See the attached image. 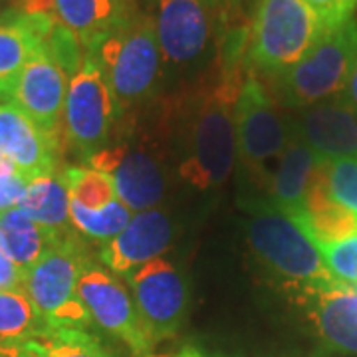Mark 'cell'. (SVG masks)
Wrapping results in <instances>:
<instances>
[{
	"instance_id": "cell-28",
	"label": "cell",
	"mask_w": 357,
	"mask_h": 357,
	"mask_svg": "<svg viewBox=\"0 0 357 357\" xmlns=\"http://www.w3.org/2000/svg\"><path fill=\"white\" fill-rule=\"evenodd\" d=\"M321 175L326 189L333 201L357 217V159H333L321 161Z\"/></svg>"
},
{
	"instance_id": "cell-32",
	"label": "cell",
	"mask_w": 357,
	"mask_h": 357,
	"mask_svg": "<svg viewBox=\"0 0 357 357\" xmlns=\"http://www.w3.org/2000/svg\"><path fill=\"white\" fill-rule=\"evenodd\" d=\"M22 282H24V272L8 256L0 234V290H22Z\"/></svg>"
},
{
	"instance_id": "cell-26",
	"label": "cell",
	"mask_w": 357,
	"mask_h": 357,
	"mask_svg": "<svg viewBox=\"0 0 357 357\" xmlns=\"http://www.w3.org/2000/svg\"><path fill=\"white\" fill-rule=\"evenodd\" d=\"M70 218L72 227L84 238L105 244L128 227L129 220L133 218V211L119 199H115L114 203L107 204L102 211H89L70 199Z\"/></svg>"
},
{
	"instance_id": "cell-34",
	"label": "cell",
	"mask_w": 357,
	"mask_h": 357,
	"mask_svg": "<svg viewBox=\"0 0 357 357\" xmlns=\"http://www.w3.org/2000/svg\"><path fill=\"white\" fill-rule=\"evenodd\" d=\"M14 175H20L18 167L14 165L13 161H10L6 155L0 153V178H8V177H14Z\"/></svg>"
},
{
	"instance_id": "cell-15",
	"label": "cell",
	"mask_w": 357,
	"mask_h": 357,
	"mask_svg": "<svg viewBox=\"0 0 357 357\" xmlns=\"http://www.w3.org/2000/svg\"><path fill=\"white\" fill-rule=\"evenodd\" d=\"M70 76L58 64L46 48H40L14 86V103L24 109L40 128L62 139V114H64L66 93Z\"/></svg>"
},
{
	"instance_id": "cell-31",
	"label": "cell",
	"mask_w": 357,
	"mask_h": 357,
	"mask_svg": "<svg viewBox=\"0 0 357 357\" xmlns=\"http://www.w3.org/2000/svg\"><path fill=\"white\" fill-rule=\"evenodd\" d=\"M26 185H28V181L22 175L0 178V213H6L10 208L20 206V201L24 197Z\"/></svg>"
},
{
	"instance_id": "cell-22",
	"label": "cell",
	"mask_w": 357,
	"mask_h": 357,
	"mask_svg": "<svg viewBox=\"0 0 357 357\" xmlns=\"http://www.w3.org/2000/svg\"><path fill=\"white\" fill-rule=\"evenodd\" d=\"M18 208L34 222L58 234H68L76 230L70 218V189L64 171L60 169L30 178Z\"/></svg>"
},
{
	"instance_id": "cell-18",
	"label": "cell",
	"mask_w": 357,
	"mask_h": 357,
	"mask_svg": "<svg viewBox=\"0 0 357 357\" xmlns=\"http://www.w3.org/2000/svg\"><path fill=\"white\" fill-rule=\"evenodd\" d=\"M292 129L321 161L357 159V109L344 96L300 109Z\"/></svg>"
},
{
	"instance_id": "cell-7",
	"label": "cell",
	"mask_w": 357,
	"mask_h": 357,
	"mask_svg": "<svg viewBox=\"0 0 357 357\" xmlns=\"http://www.w3.org/2000/svg\"><path fill=\"white\" fill-rule=\"evenodd\" d=\"M234 126L236 157L255 183L268 187L272 171L290 139L292 121L282 115L280 103L255 72L244 77L234 107Z\"/></svg>"
},
{
	"instance_id": "cell-13",
	"label": "cell",
	"mask_w": 357,
	"mask_h": 357,
	"mask_svg": "<svg viewBox=\"0 0 357 357\" xmlns=\"http://www.w3.org/2000/svg\"><path fill=\"white\" fill-rule=\"evenodd\" d=\"M153 22L163 64L177 68L199 62L215 34L211 0H157Z\"/></svg>"
},
{
	"instance_id": "cell-29",
	"label": "cell",
	"mask_w": 357,
	"mask_h": 357,
	"mask_svg": "<svg viewBox=\"0 0 357 357\" xmlns=\"http://www.w3.org/2000/svg\"><path fill=\"white\" fill-rule=\"evenodd\" d=\"M333 278L357 288V232L333 244H316Z\"/></svg>"
},
{
	"instance_id": "cell-4",
	"label": "cell",
	"mask_w": 357,
	"mask_h": 357,
	"mask_svg": "<svg viewBox=\"0 0 357 357\" xmlns=\"http://www.w3.org/2000/svg\"><path fill=\"white\" fill-rule=\"evenodd\" d=\"M84 236L72 230L60 236L40 260L24 272L22 292L30 298L52 330H88L93 324L77 296V282L91 262Z\"/></svg>"
},
{
	"instance_id": "cell-25",
	"label": "cell",
	"mask_w": 357,
	"mask_h": 357,
	"mask_svg": "<svg viewBox=\"0 0 357 357\" xmlns=\"http://www.w3.org/2000/svg\"><path fill=\"white\" fill-rule=\"evenodd\" d=\"M18 357H114L84 330H50L46 335L20 344Z\"/></svg>"
},
{
	"instance_id": "cell-21",
	"label": "cell",
	"mask_w": 357,
	"mask_h": 357,
	"mask_svg": "<svg viewBox=\"0 0 357 357\" xmlns=\"http://www.w3.org/2000/svg\"><path fill=\"white\" fill-rule=\"evenodd\" d=\"M316 244H333L354 236L357 232V217L337 204L326 189L321 163L314 173L306 195L304 215L296 220Z\"/></svg>"
},
{
	"instance_id": "cell-5",
	"label": "cell",
	"mask_w": 357,
	"mask_h": 357,
	"mask_svg": "<svg viewBox=\"0 0 357 357\" xmlns=\"http://www.w3.org/2000/svg\"><path fill=\"white\" fill-rule=\"evenodd\" d=\"M357 56V20L332 26L290 70L272 77V93L294 112L328 102L345 91Z\"/></svg>"
},
{
	"instance_id": "cell-17",
	"label": "cell",
	"mask_w": 357,
	"mask_h": 357,
	"mask_svg": "<svg viewBox=\"0 0 357 357\" xmlns=\"http://www.w3.org/2000/svg\"><path fill=\"white\" fill-rule=\"evenodd\" d=\"M173 243V220L165 211L149 208L133 213L129 225L109 243L102 244L100 260L115 276H128L135 268L151 262Z\"/></svg>"
},
{
	"instance_id": "cell-9",
	"label": "cell",
	"mask_w": 357,
	"mask_h": 357,
	"mask_svg": "<svg viewBox=\"0 0 357 357\" xmlns=\"http://www.w3.org/2000/svg\"><path fill=\"white\" fill-rule=\"evenodd\" d=\"M89 167L109 175L117 199L133 213L157 208L167 191L163 161L157 145H147L143 137H119L107 143L88 161Z\"/></svg>"
},
{
	"instance_id": "cell-20",
	"label": "cell",
	"mask_w": 357,
	"mask_h": 357,
	"mask_svg": "<svg viewBox=\"0 0 357 357\" xmlns=\"http://www.w3.org/2000/svg\"><path fill=\"white\" fill-rule=\"evenodd\" d=\"M319 163L321 159L292 129L288 145L268 181V201L290 215L294 220H298L304 215L307 189Z\"/></svg>"
},
{
	"instance_id": "cell-10",
	"label": "cell",
	"mask_w": 357,
	"mask_h": 357,
	"mask_svg": "<svg viewBox=\"0 0 357 357\" xmlns=\"http://www.w3.org/2000/svg\"><path fill=\"white\" fill-rule=\"evenodd\" d=\"M77 296L91 321L128 345L133 357H153V340L119 276L91 260L77 282Z\"/></svg>"
},
{
	"instance_id": "cell-16",
	"label": "cell",
	"mask_w": 357,
	"mask_h": 357,
	"mask_svg": "<svg viewBox=\"0 0 357 357\" xmlns=\"http://www.w3.org/2000/svg\"><path fill=\"white\" fill-rule=\"evenodd\" d=\"M60 149L62 139L44 131L24 109L14 102L0 103V153L26 181L58 171Z\"/></svg>"
},
{
	"instance_id": "cell-19",
	"label": "cell",
	"mask_w": 357,
	"mask_h": 357,
	"mask_svg": "<svg viewBox=\"0 0 357 357\" xmlns=\"http://www.w3.org/2000/svg\"><path fill=\"white\" fill-rule=\"evenodd\" d=\"M54 26L46 16L22 13L14 6L0 13V100L13 98L18 76L46 44Z\"/></svg>"
},
{
	"instance_id": "cell-2",
	"label": "cell",
	"mask_w": 357,
	"mask_h": 357,
	"mask_svg": "<svg viewBox=\"0 0 357 357\" xmlns=\"http://www.w3.org/2000/svg\"><path fill=\"white\" fill-rule=\"evenodd\" d=\"M246 236L268 276L290 294L333 278L316 243L290 215L270 201L246 204Z\"/></svg>"
},
{
	"instance_id": "cell-37",
	"label": "cell",
	"mask_w": 357,
	"mask_h": 357,
	"mask_svg": "<svg viewBox=\"0 0 357 357\" xmlns=\"http://www.w3.org/2000/svg\"><path fill=\"white\" fill-rule=\"evenodd\" d=\"M0 13H2V8H0Z\"/></svg>"
},
{
	"instance_id": "cell-30",
	"label": "cell",
	"mask_w": 357,
	"mask_h": 357,
	"mask_svg": "<svg viewBox=\"0 0 357 357\" xmlns=\"http://www.w3.org/2000/svg\"><path fill=\"white\" fill-rule=\"evenodd\" d=\"M307 6L318 14L328 28L344 24L354 18L357 0H304Z\"/></svg>"
},
{
	"instance_id": "cell-33",
	"label": "cell",
	"mask_w": 357,
	"mask_h": 357,
	"mask_svg": "<svg viewBox=\"0 0 357 357\" xmlns=\"http://www.w3.org/2000/svg\"><path fill=\"white\" fill-rule=\"evenodd\" d=\"M347 102L351 103L357 109V56L356 62H354V68H351V74H349V79H347V86H345V91L342 93Z\"/></svg>"
},
{
	"instance_id": "cell-35",
	"label": "cell",
	"mask_w": 357,
	"mask_h": 357,
	"mask_svg": "<svg viewBox=\"0 0 357 357\" xmlns=\"http://www.w3.org/2000/svg\"><path fill=\"white\" fill-rule=\"evenodd\" d=\"M18 351H20V344L0 340V357H18Z\"/></svg>"
},
{
	"instance_id": "cell-27",
	"label": "cell",
	"mask_w": 357,
	"mask_h": 357,
	"mask_svg": "<svg viewBox=\"0 0 357 357\" xmlns=\"http://www.w3.org/2000/svg\"><path fill=\"white\" fill-rule=\"evenodd\" d=\"M64 175L70 199L84 208L102 211L117 199L112 177L93 167H68Z\"/></svg>"
},
{
	"instance_id": "cell-24",
	"label": "cell",
	"mask_w": 357,
	"mask_h": 357,
	"mask_svg": "<svg viewBox=\"0 0 357 357\" xmlns=\"http://www.w3.org/2000/svg\"><path fill=\"white\" fill-rule=\"evenodd\" d=\"M50 330L22 290H0V340L22 344Z\"/></svg>"
},
{
	"instance_id": "cell-6",
	"label": "cell",
	"mask_w": 357,
	"mask_h": 357,
	"mask_svg": "<svg viewBox=\"0 0 357 357\" xmlns=\"http://www.w3.org/2000/svg\"><path fill=\"white\" fill-rule=\"evenodd\" d=\"M328 26L304 0H258L246 58L255 74L276 77L296 66Z\"/></svg>"
},
{
	"instance_id": "cell-1",
	"label": "cell",
	"mask_w": 357,
	"mask_h": 357,
	"mask_svg": "<svg viewBox=\"0 0 357 357\" xmlns=\"http://www.w3.org/2000/svg\"><path fill=\"white\" fill-rule=\"evenodd\" d=\"M243 82L238 70L225 64L215 82L195 98L178 175L199 191L217 189L232 173L236 159L234 107Z\"/></svg>"
},
{
	"instance_id": "cell-14",
	"label": "cell",
	"mask_w": 357,
	"mask_h": 357,
	"mask_svg": "<svg viewBox=\"0 0 357 357\" xmlns=\"http://www.w3.org/2000/svg\"><path fill=\"white\" fill-rule=\"evenodd\" d=\"M14 8L50 18L72 32L86 50L107 38L135 13L131 0H14Z\"/></svg>"
},
{
	"instance_id": "cell-12",
	"label": "cell",
	"mask_w": 357,
	"mask_h": 357,
	"mask_svg": "<svg viewBox=\"0 0 357 357\" xmlns=\"http://www.w3.org/2000/svg\"><path fill=\"white\" fill-rule=\"evenodd\" d=\"M304 310L324 351L357 356V288L335 278L290 294Z\"/></svg>"
},
{
	"instance_id": "cell-36",
	"label": "cell",
	"mask_w": 357,
	"mask_h": 357,
	"mask_svg": "<svg viewBox=\"0 0 357 357\" xmlns=\"http://www.w3.org/2000/svg\"><path fill=\"white\" fill-rule=\"evenodd\" d=\"M175 357H203V356H201V354H199L195 347H185V349H183V351H181V354Z\"/></svg>"
},
{
	"instance_id": "cell-11",
	"label": "cell",
	"mask_w": 357,
	"mask_h": 357,
	"mask_svg": "<svg viewBox=\"0 0 357 357\" xmlns=\"http://www.w3.org/2000/svg\"><path fill=\"white\" fill-rule=\"evenodd\" d=\"M126 280L153 344L177 335L189 307V290L181 270L165 258H155L129 272Z\"/></svg>"
},
{
	"instance_id": "cell-3",
	"label": "cell",
	"mask_w": 357,
	"mask_h": 357,
	"mask_svg": "<svg viewBox=\"0 0 357 357\" xmlns=\"http://www.w3.org/2000/svg\"><path fill=\"white\" fill-rule=\"evenodd\" d=\"M91 52L114 91L121 119L128 109L155 98L163 76V54L151 16L133 13Z\"/></svg>"
},
{
	"instance_id": "cell-23",
	"label": "cell",
	"mask_w": 357,
	"mask_h": 357,
	"mask_svg": "<svg viewBox=\"0 0 357 357\" xmlns=\"http://www.w3.org/2000/svg\"><path fill=\"white\" fill-rule=\"evenodd\" d=\"M0 234L6 252L22 272L34 266L40 256L60 236H64L34 222L18 206L6 213H0Z\"/></svg>"
},
{
	"instance_id": "cell-8",
	"label": "cell",
	"mask_w": 357,
	"mask_h": 357,
	"mask_svg": "<svg viewBox=\"0 0 357 357\" xmlns=\"http://www.w3.org/2000/svg\"><path fill=\"white\" fill-rule=\"evenodd\" d=\"M119 119L121 114L102 66L91 52H86L66 93L62 145L88 163L109 143Z\"/></svg>"
}]
</instances>
